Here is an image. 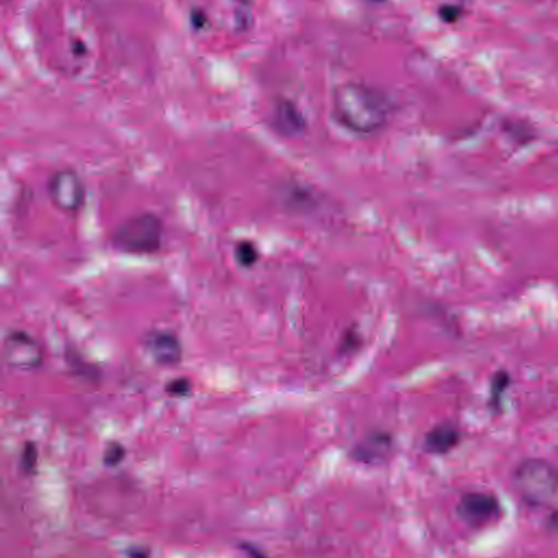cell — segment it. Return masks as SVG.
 <instances>
[{
  "instance_id": "obj_17",
  "label": "cell",
  "mask_w": 558,
  "mask_h": 558,
  "mask_svg": "<svg viewBox=\"0 0 558 558\" xmlns=\"http://www.w3.org/2000/svg\"><path fill=\"white\" fill-rule=\"evenodd\" d=\"M360 335L357 333L356 330H348L341 339V352L348 353L356 351V349L360 347Z\"/></svg>"
},
{
  "instance_id": "obj_8",
  "label": "cell",
  "mask_w": 558,
  "mask_h": 558,
  "mask_svg": "<svg viewBox=\"0 0 558 558\" xmlns=\"http://www.w3.org/2000/svg\"><path fill=\"white\" fill-rule=\"evenodd\" d=\"M393 437L387 432H371L353 448V459L368 465L382 463L393 451Z\"/></svg>"
},
{
  "instance_id": "obj_20",
  "label": "cell",
  "mask_w": 558,
  "mask_h": 558,
  "mask_svg": "<svg viewBox=\"0 0 558 558\" xmlns=\"http://www.w3.org/2000/svg\"><path fill=\"white\" fill-rule=\"evenodd\" d=\"M546 525H548V530L553 534H558V509L550 515Z\"/></svg>"
},
{
  "instance_id": "obj_14",
  "label": "cell",
  "mask_w": 558,
  "mask_h": 558,
  "mask_svg": "<svg viewBox=\"0 0 558 558\" xmlns=\"http://www.w3.org/2000/svg\"><path fill=\"white\" fill-rule=\"evenodd\" d=\"M189 24L192 30L201 32L210 25V15L204 8L192 7L189 11Z\"/></svg>"
},
{
  "instance_id": "obj_9",
  "label": "cell",
  "mask_w": 558,
  "mask_h": 558,
  "mask_svg": "<svg viewBox=\"0 0 558 558\" xmlns=\"http://www.w3.org/2000/svg\"><path fill=\"white\" fill-rule=\"evenodd\" d=\"M461 442V432L455 424L445 422L431 428L424 436V448L432 455H446Z\"/></svg>"
},
{
  "instance_id": "obj_15",
  "label": "cell",
  "mask_w": 558,
  "mask_h": 558,
  "mask_svg": "<svg viewBox=\"0 0 558 558\" xmlns=\"http://www.w3.org/2000/svg\"><path fill=\"white\" fill-rule=\"evenodd\" d=\"M125 457V448L119 442H111L108 444L104 451L103 461L106 466L116 467Z\"/></svg>"
},
{
  "instance_id": "obj_22",
  "label": "cell",
  "mask_w": 558,
  "mask_h": 558,
  "mask_svg": "<svg viewBox=\"0 0 558 558\" xmlns=\"http://www.w3.org/2000/svg\"><path fill=\"white\" fill-rule=\"evenodd\" d=\"M129 558H148V553L142 550H130L128 554Z\"/></svg>"
},
{
  "instance_id": "obj_3",
  "label": "cell",
  "mask_w": 558,
  "mask_h": 558,
  "mask_svg": "<svg viewBox=\"0 0 558 558\" xmlns=\"http://www.w3.org/2000/svg\"><path fill=\"white\" fill-rule=\"evenodd\" d=\"M513 482L527 505L543 507L558 495V468L544 459H525L516 467Z\"/></svg>"
},
{
  "instance_id": "obj_18",
  "label": "cell",
  "mask_w": 558,
  "mask_h": 558,
  "mask_svg": "<svg viewBox=\"0 0 558 558\" xmlns=\"http://www.w3.org/2000/svg\"><path fill=\"white\" fill-rule=\"evenodd\" d=\"M440 18L446 23H454L463 15V8L456 5H444L438 10Z\"/></svg>"
},
{
  "instance_id": "obj_5",
  "label": "cell",
  "mask_w": 558,
  "mask_h": 558,
  "mask_svg": "<svg viewBox=\"0 0 558 558\" xmlns=\"http://www.w3.org/2000/svg\"><path fill=\"white\" fill-rule=\"evenodd\" d=\"M3 351V360L10 368L33 371L43 366V347L36 337L22 330H15L6 335Z\"/></svg>"
},
{
  "instance_id": "obj_19",
  "label": "cell",
  "mask_w": 558,
  "mask_h": 558,
  "mask_svg": "<svg viewBox=\"0 0 558 558\" xmlns=\"http://www.w3.org/2000/svg\"><path fill=\"white\" fill-rule=\"evenodd\" d=\"M69 52L75 59H82L88 55V46L80 38H71L69 42Z\"/></svg>"
},
{
  "instance_id": "obj_4",
  "label": "cell",
  "mask_w": 558,
  "mask_h": 558,
  "mask_svg": "<svg viewBox=\"0 0 558 558\" xmlns=\"http://www.w3.org/2000/svg\"><path fill=\"white\" fill-rule=\"evenodd\" d=\"M46 191L52 204L65 213H77L86 204V185L73 168H63L52 173Z\"/></svg>"
},
{
  "instance_id": "obj_11",
  "label": "cell",
  "mask_w": 558,
  "mask_h": 558,
  "mask_svg": "<svg viewBox=\"0 0 558 558\" xmlns=\"http://www.w3.org/2000/svg\"><path fill=\"white\" fill-rule=\"evenodd\" d=\"M511 384V376L509 371L498 370L490 380L488 387V408L493 414H499L503 408V397Z\"/></svg>"
},
{
  "instance_id": "obj_16",
  "label": "cell",
  "mask_w": 558,
  "mask_h": 558,
  "mask_svg": "<svg viewBox=\"0 0 558 558\" xmlns=\"http://www.w3.org/2000/svg\"><path fill=\"white\" fill-rule=\"evenodd\" d=\"M38 460V451L36 444L33 442H26L23 446L21 454V465L26 472H32L36 468Z\"/></svg>"
},
{
  "instance_id": "obj_13",
  "label": "cell",
  "mask_w": 558,
  "mask_h": 558,
  "mask_svg": "<svg viewBox=\"0 0 558 558\" xmlns=\"http://www.w3.org/2000/svg\"><path fill=\"white\" fill-rule=\"evenodd\" d=\"M192 383L188 378H176L165 385V393L173 398H185L190 396Z\"/></svg>"
},
{
  "instance_id": "obj_1",
  "label": "cell",
  "mask_w": 558,
  "mask_h": 558,
  "mask_svg": "<svg viewBox=\"0 0 558 558\" xmlns=\"http://www.w3.org/2000/svg\"><path fill=\"white\" fill-rule=\"evenodd\" d=\"M336 121L347 130L370 134L385 127L392 103L382 91L363 83L347 82L334 90Z\"/></svg>"
},
{
  "instance_id": "obj_10",
  "label": "cell",
  "mask_w": 558,
  "mask_h": 558,
  "mask_svg": "<svg viewBox=\"0 0 558 558\" xmlns=\"http://www.w3.org/2000/svg\"><path fill=\"white\" fill-rule=\"evenodd\" d=\"M272 123L276 131L285 137H298L306 130V121L295 104L281 100L272 114Z\"/></svg>"
},
{
  "instance_id": "obj_7",
  "label": "cell",
  "mask_w": 558,
  "mask_h": 558,
  "mask_svg": "<svg viewBox=\"0 0 558 558\" xmlns=\"http://www.w3.org/2000/svg\"><path fill=\"white\" fill-rule=\"evenodd\" d=\"M143 345L148 356L158 366H175L183 361V348L180 339L171 332H150L144 337Z\"/></svg>"
},
{
  "instance_id": "obj_6",
  "label": "cell",
  "mask_w": 558,
  "mask_h": 558,
  "mask_svg": "<svg viewBox=\"0 0 558 558\" xmlns=\"http://www.w3.org/2000/svg\"><path fill=\"white\" fill-rule=\"evenodd\" d=\"M457 511L461 519L474 528L491 526L503 515L498 498L484 492H469L461 496Z\"/></svg>"
},
{
  "instance_id": "obj_12",
  "label": "cell",
  "mask_w": 558,
  "mask_h": 558,
  "mask_svg": "<svg viewBox=\"0 0 558 558\" xmlns=\"http://www.w3.org/2000/svg\"><path fill=\"white\" fill-rule=\"evenodd\" d=\"M235 258L243 268H251L258 263L260 253L252 241L242 240L235 248Z\"/></svg>"
},
{
  "instance_id": "obj_21",
  "label": "cell",
  "mask_w": 558,
  "mask_h": 558,
  "mask_svg": "<svg viewBox=\"0 0 558 558\" xmlns=\"http://www.w3.org/2000/svg\"><path fill=\"white\" fill-rule=\"evenodd\" d=\"M243 551H246L250 558H268L262 552L258 551V548H253L250 544H245Z\"/></svg>"
},
{
  "instance_id": "obj_2",
  "label": "cell",
  "mask_w": 558,
  "mask_h": 558,
  "mask_svg": "<svg viewBox=\"0 0 558 558\" xmlns=\"http://www.w3.org/2000/svg\"><path fill=\"white\" fill-rule=\"evenodd\" d=\"M165 226L153 212H142L127 218L111 235L115 250L130 256H152L163 246Z\"/></svg>"
}]
</instances>
